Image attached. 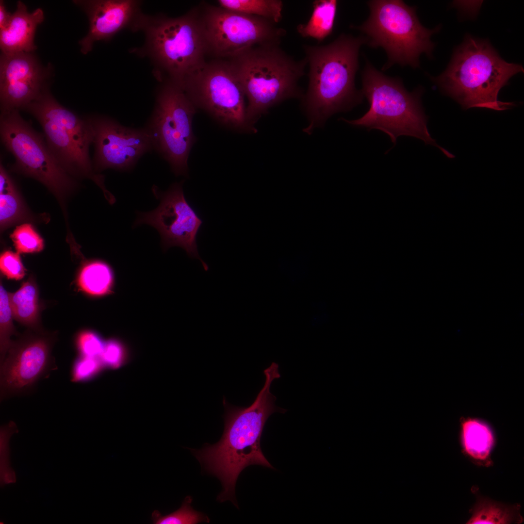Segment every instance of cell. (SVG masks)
Returning <instances> with one entry per match:
<instances>
[{"mask_svg": "<svg viewBox=\"0 0 524 524\" xmlns=\"http://www.w3.org/2000/svg\"><path fill=\"white\" fill-rule=\"evenodd\" d=\"M265 377L262 388L249 407L233 406L223 398L224 430L217 442L206 443L199 450L189 448L203 470L221 481L222 490L217 500H229L237 508L235 488L242 471L252 465L273 468L262 452L261 439L269 417L286 411L275 405L276 398L270 391L276 376L268 372Z\"/></svg>", "mask_w": 524, "mask_h": 524, "instance_id": "1", "label": "cell"}, {"mask_svg": "<svg viewBox=\"0 0 524 524\" xmlns=\"http://www.w3.org/2000/svg\"><path fill=\"white\" fill-rule=\"evenodd\" d=\"M365 42L362 35L342 33L327 45H303L309 68L308 89L301 98L309 121L304 132L311 134L333 115L362 102L364 97L355 79L359 50Z\"/></svg>", "mask_w": 524, "mask_h": 524, "instance_id": "2", "label": "cell"}, {"mask_svg": "<svg viewBox=\"0 0 524 524\" xmlns=\"http://www.w3.org/2000/svg\"><path fill=\"white\" fill-rule=\"evenodd\" d=\"M520 72H524L522 66L505 61L487 39L467 34L455 49L444 71L431 79L464 109L501 111L514 104L500 101L499 91Z\"/></svg>", "mask_w": 524, "mask_h": 524, "instance_id": "3", "label": "cell"}, {"mask_svg": "<svg viewBox=\"0 0 524 524\" xmlns=\"http://www.w3.org/2000/svg\"><path fill=\"white\" fill-rule=\"evenodd\" d=\"M279 45L255 46L229 61L247 99V123L254 129L272 107L301 99L304 94L298 82L305 75L306 59L295 60Z\"/></svg>", "mask_w": 524, "mask_h": 524, "instance_id": "4", "label": "cell"}, {"mask_svg": "<svg viewBox=\"0 0 524 524\" xmlns=\"http://www.w3.org/2000/svg\"><path fill=\"white\" fill-rule=\"evenodd\" d=\"M362 86L361 91L369 102V110L360 118L342 120L368 130H380L387 134L394 144L402 135L418 138L426 144L437 147L448 158L454 157L430 136L427 128V117L421 103L424 92L422 87L409 92L401 79L385 75L368 61L362 72Z\"/></svg>", "mask_w": 524, "mask_h": 524, "instance_id": "5", "label": "cell"}, {"mask_svg": "<svg viewBox=\"0 0 524 524\" xmlns=\"http://www.w3.org/2000/svg\"><path fill=\"white\" fill-rule=\"evenodd\" d=\"M367 4L368 18L360 25L351 27L362 33L370 47L385 50L388 61L383 70L394 64L416 68L422 54L432 57L435 44L431 37L439 32L440 25L432 29L425 28L417 16L416 7L403 0H372Z\"/></svg>", "mask_w": 524, "mask_h": 524, "instance_id": "6", "label": "cell"}, {"mask_svg": "<svg viewBox=\"0 0 524 524\" xmlns=\"http://www.w3.org/2000/svg\"><path fill=\"white\" fill-rule=\"evenodd\" d=\"M139 31L146 38L141 53L153 62L159 80L164 72L169 80L180 85L206 63L207 51L197 9L177 17L143 14Z\"/></svg>", "mask_w": 524, "mask_h": 524, "instance_id": "7", "label": "cell"}, {"mask_svg": "<svg viewBox=\"0 0 524 524\" xmlns=\"http://www.w3.org/2000/svg\"><path fill=\"white\" fill-rule=\"evenodd\" d=\"M21 110L39 123L49 150L69 174L89 178L105 189L103 176L93 172L89 152L93 134L87 117L82 118L62 105L50 93L49 85Z\"/></svg>", "mask_w": 524, "mask_h": 524, "instance_id": "8", "label": "cell"}, {"mask_svg": "<svg viewBox=\"0 0 524 524\" xmlns=\"http://www.w3.org/2000/svg\"><path fill=\"white\" fill-rule=\"evenodd\" d=\"M180 86L196 109L221 125L239 132H257L247 123L246 97L230 61L206 62Z\"/></svg>", "mask_w": 524, "mask_h": 524, "instance_id": "9", "label": "cell"}, {"mask_svg": "<svg viewBox=\"0 0 524 524\" xmlns=\"http://www.w3.org/2000/svg\"><path fill=\"white\" fill-rule=\"evenodd\" d=\"M19 111L1 112V142L14 157L16 170L39 181L61 199L74 190L75 180L54 157L44 137L22 118Z\"/></svg>", "mask_w": 524, "mask_h": 524, "instance_id": "10", "label": "cell"}, {"mask_svg": "<svg viewBox=\"0 0 524 524\" xmlns=\"http://www.w3.org/2000/svg\"><path fill=\"white\" fill-rule=\"evenodd\" d=\"M196 108L180 85L171 80L159 89L149 127L153 145L174 174L188 175V159L196 141L192 121Z\"/></svg>", "mask_w": 524, "mask_h": 524, "instance_id": "11", "label": "cell"}, {"mask_svg": "<svg viewBox=\"0 0 524 524\" xmlns=\"http://www.w3.org/2000/svg\"><path fill=\"white\" fill-rule=\"evenodd\" d=\"M207 53L233 58L249 48L266 44L280 45L286 31L266 18L208 6L199 13Z\"/></svg>", "mask_w": 524, "mask_h": 524, "instance_id": "12", "label": "cell"}, {"mask_svg": "<svg viewBox=\"0 0 524 524\" xmlns=\"http://www.w3.org/2000/svg\"><path fill=\"white\" fill-rule=\"evenodd\" d=\"M152 192L160 200L159 205L150 212L137 213L134 226H152L160 235L164 251L172 246H179L189 257L199 260L204 270L207 271L209 267L200 258L196 243L197 234L202 221L186 200L182 182L173 183L164 192L154 186Z\"/></svg>", "mask_w": 524, "mask_h": 524, "instance_id": "13", "label": "cell"}, {"mask_svg": "<svg viewBox=\"0 0 524 524\" xmlns=\"http://www.w3.org/2000/svg\"><path fill=\"white\" fill-rule=\"evenodd\" d=\"M87 118L93 134L95 153L93 166L97 171L107 168L130 170L153 147L151 137L147 129L126 127L102 115Z\"/></svg>", "mask_w": 524, "mask_h": 524, "instance_id": "14", "label": "cell"}, {"mask_svg": "<svg viewBox=\"0 0 524 524\" xmlns=\"http://www.w3.org/2000/svg\"><path fill=\"white\" fill-rule=\"evenodd\" d=\"M49 342L28 337L10 347L0 362V400L29 393L37 383L57 369L50 356Z\"/></svg>", "mask_w": 524, "mask_h": 524, "instance_id": "15", "label": "cell"}, {"mask_svg": "<svg viewBox=\"0 0 524 524\" xmlns=\"http://www.w3.org/2000/svg\"><path fill=\"white\" fill-rule=\"evenodd\" d=\"M50 64L43 66L33 52L4 53L0 56V112L21 110L49 86Z\"/></svg>", "mask_w": 524, "mask_h": 524, "instance_id": "16", "label": "cell"}, {"mask_svg": "<svg viewBox=\"0 0 524 524\" xmlns=\"http://www.w3.org/2000/svg\"><path fill=\"white\" fill-rule=\"evenodd\" d=\"M73 2L85 12L89 20L88 33L79 41L83 54L90 52L95 42L109 41L124 29L137 32L143 14L138 0H75Z\"/></svg>", "mask_w": 524, "mask_h": 524, "instance_id": "17", "label": "cell"}, {"mask_svg": "<svg viewBox=\"0 0 524 524\" xmlns=\"http://www.w3.org/2000/svg\"><path fill=\"white\" fill-rule=\"evenodd\" d=\"M43 10L38 8L29 13L21 0L16 2L7 25L0 30V48L2 53L34 52L37 47L34 36L38 26L44 20Z\"/></svg>", "mask_w": 524, "mask_h": 524, "instance_id": "18", "label": "cell"}, {"mask_svg": "<svg viewBox=\"0 0 524 524\" xmlns=\"http://www.w3.org/2000/svg\"><path fill=\"white\" fill-rule=\"evenodd\" d=\"M460 423L464 452L475 464L491 466V452L494 444L491 427L484 421L474 418H462Z\"/></svg>", "mask_w": 524, "mask_h": 524, "instance_id": "19", "label": "cell"}, {"mask_svg": "<svg viewBox=\"0 0 524 524\" xmlns=\"http://www.w3.org/2000/svg\"><path fill=\"white\" fill-rule=\"evenodd\" d=\"M472 491L476 499L470 511L472 516L467 524H521L524 521L519 504L510 505L494 501L481 495L475 487H473Z\"/></svg>", "mask_w": 524, "mask_h": 524, "instance_id": "20", "label": "cell"}, {"mask_svg": "<svg viewBox=\"0 0 524 524\" xmlns=\"http://www.w3.org/2000/svg\"><path fill=\"white\" fill-rule=\"evenodd\" d=\"M338 1L336 0H316L312 3V12L306 23L296 27L298 34L304 38H312L323 41L333 31Z\"/></svg>", "mask_w": 524, "mask_h": 524, "instance_id": "21", "label": "cell"}, {"mask_svg": "<svg viewBox=\"0 0 524 524\" xmlns=\"http://www.w3.org/2000/svg\"><path fill=\"white\" fill-rule=\"evenodd\" d=\"M78 281L80 288L89 295L103 296L114 292L115 275L107 263L94 260L83 266Z\"/></svg>", "mask_w": 524, "mask_h": 524, "instance_id": "22", "label": "cell"}, {"mask_svg": "<svg viewBox=\"0 0 524 524\" xmlns=\"http://www.w3.org/2000/svg\"><path fill=\"white\" fill-rule=\"evenodd\" d=\"M25 206L14 181L4 167L0 165V225L6 229L26 216Z\"/></svg>", "mask_w": 524, "mask_h": 524, "instance_id": "23", "label": "cell"}, {"mask_svg": "<svg viewBox=\"0 0 524 524\" xmlns=\"http://www.w3.org/2000/svg\"><path fill=\"white\" fill-rule=\"evenodd\" d=\"M220 7L247 15L261 16L277 24L282 18L280 0H219Z\"/></svg>", "mask_w": 524, "mask_h": 524, "instance_id": "24", "label": "cell"}, {"mask_svg": "<svg viewBox=\"0 0 524 524\" xmlns=\"http://www.w3.org/2000/svg\"><path fill=\"white\" fill-rule=\"evenodd\" d=\"M37 292L31 282L24 283L14 293H8L12 315L22 322L29 323L35 319L37 313Z\"/></svg>", "mask_w": 524, "mask_h": 524, "instance_id": "25", "label": "cell"}, {"mask_svg": "<svg viewBox=\"0 0 524 524\" xmlns=\"http://www.w3.org/2000/svg\"><path fill=\"white\" fill-rule=\"evenodd\" d=\"M192 498L187 496L181 507L177 510L163 516L157 510L152 513L151 520L154 524H196L209 523V518L204 514L194 509L191 506Z\"/></svg>", "mask_w": 524, "mask_h": 524, "instance_id": "26", "label": "cell"}, {"mask_svg": "<svg viewBox=\"0 0 524 524\" xmlns=\"http://www.w3.org/2000/svg\"><path fill=\"white\" fill-rule=\"evenodd\" d=\"M99 359L105 369L115 370L130 360L131 351L123 340L112 337L105 342Z\"/></svg>", "mask_w": 524, "mask_h": 524, "instance_id": "27", "label": "cell"}, {"mask_svg": "<svg viewBox=\"0 0 524 524\" xmlns=\"http://www.w3.org/2000/svg\"><path fill=\"white\" fill-rule=\"evenodd\" d=\"M11 237L18 253L37 252L43 249V240L31 224L17 227Z\"/></svg>", "mask_w": 524, "mask_h": 524, "instance_id": "28", "label": "cell"}, {"mask_svg": "<svg viewBox=\"0 0 524 524\" xmlns=\"http://www.w3.org/2000/svg\"><path fill=\"white\" fill-rule=\"evenodd\" d=\"M12 313L10 306L8 293L0 286V362L11 346L10 336L14 332L12 324Z\"/></svg>", "mask_w": 524, "mask_h": 524, "instance_id": "29", "label": "cell"}, {"mask_svg": "<svg viewBox=\"0 0 524 524\" xmlns=\"http://www.w3.org/2000/svg\"><path fill=\"white\" fill-rule=\"evenodd\" d=\"M106 370L99 358L80 356L73 363L71 370L72 382H85L98 377Z\"/></svg>", "mask_w": 524, "mask_h": 524, "instance_id": "30", "label": "cell"}, {"mask_svg": "<svg viewBox=\"0 0 524 524\" xmlns=\"http://www.w3.org/2000/svg\"><path fill=\"white\" fill-rule=\"evenodd\" d=\"M105 342L99 334L91 330L82 331L76 340L80 356L97 358L102 353Z\"/></svg>", "mask_w": 524, "mask_h": 524, "instance_id": "31", "label": "cell"}, {"mask_svg": "<svg viewBox=\"0 0 524 524\" xmlns=\"http://www.w3.org/2000/svg\"><path fill=\"white\" fill-rule=\"evenodd\" d=\"M0 268L8 278L19 280L25 273V268L18 253L6 251L0 257Z\"/></svg>", "mask_w": 524, "mask_h": 524, "instance_id": "32", "label": "cell"}, {"mask_svg": "<svg viewBox=\"0 0 524 524\" xmlns=\"http://www.w3.org/2000/svg\"><path fill=\"white\" fill-rule=\"evenodd\" d=\"M12 14L8 12L4 2L0 0V30L4 28L10 20Z\"/></svg>", "mask_w": 524, "mask_h": 524, "instance_id": "33", "label": "cell"}]
</instances>
